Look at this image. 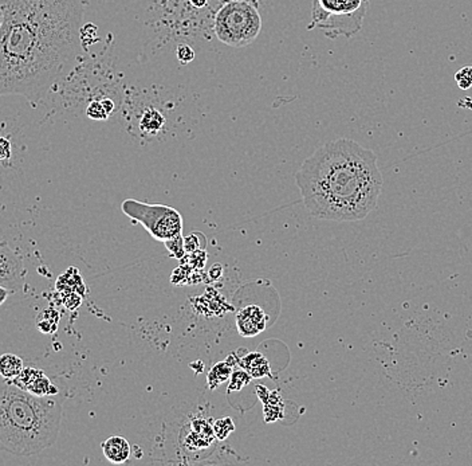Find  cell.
<instances>
[{
    "instance_id": "obj_1",
    "label": "cell",
    "mask_w": 472,
    "mask_h": 466,
    "mask_svg": "<svg viewBox=\"0 0 472 466\" xmlns=\"http://www.w3.org/2000/svg\"><path fill=\"white\" fill-rule=\"evenodd\" d=\"M0 97L38 104L78 58L84 0H0Z\"/></svg>"
},
{
    "instance_id": "obj_2",
    "label": "cell",
    "mask_w": 472,
    "mask_h": 466,
    "mask_svg": "<svg viewBox=\"0 0 472 466\" xmlns=\"http://www.w3.org/2000/svg\"><path fill=\"white\" fill-rule=\"evenodd\" d=\"M295 182L309 213L317 219L355 222L377 209L383 174L377 156L349 139H337L307 157Z\"/></svg>"
},
{
    "instance_id": "obj_3",
    "label": "cell",
    "mask_w": 472,
    "mask_h": 466,
    "mask_svg": "<svg viewBox=\"0 0 472 466\" xmlns=\"http://www.w3.org/2000/svg\"><path fill=\"white\" fill-rule=\"evenodd\" d=\"M62 404L36 397L11 380L0 386V450L18 457L38 456L57 441Z\"/></svg>"
},
{
    "instance_id": "obj_4",
    "label": "cell",
    "mask_w": 472,
    "mask_h": 466,
    "mask_svg": "<svg viewBox=\"0 0 472 466\" xmlns=\"http://www.w3.org/2000/svg\"><path fill=\"white\" fill-rule=\"evenodd\" d=\"M261 32V14L248 1H228L215 16V34L222 43L230 47L240 49L254 43Z\"/></svg>"
},
{
    "instance_id": "obj_5",
    "label": "cell",
    "mask_w": 472,
    "mask_h": 466,
    "mask_svg": "<svg viewBox=\"0 0 472 466\" xmlns=\"http://www.w3.org/2000/svg\"><path fill=\"white\" fill-rule=\"evenodd\" d=\"M368 4V0H314L309 30L321 29L330 38H351L361 30Z\"/></svg>"
},
{
    "instance_id": "obj_6",
    "label": "cell",
    "mask_w": 472,
    "mask_h": 466,
    "mask_svg": "<svg viewBox=\"0 0 472 466\" xmlns=\"http://www.w3.org/2000/svg\"><path fill=\"white\" fill-rule=\"evenodd\" d=\"M121 207L123 214L141 223L148 233L157 241L165 242L181 234L182 217L174 207L149 205L136 199H126Z\"/></svg>"
},
{
    "instance_id": "obj_7",
    "label": "cell",
    "mask_w": 472,
    "mask_h": 466,
    "mask_svg": "<svg viewBox=\"0 0 472 466\" xmlns=\"http://www.w3.org/2000/svg\"><path fill=\"white\" fill-rule=\"evenodd\" d=\"M26 270L22 259L5 242H0V285L15 292L25 288Z\"/></svg>"
},
{
    "instance_id": "obj_8",
    "label": "cell",
    "mask_w": 472,
    "mask_h": 466,
    "mask_svg": "<svg viewBox=\"0 0 472 466\" xmlns=\"http://www.w3.org/2000/svg\"><path fill=\"white\" fill-rule=\"evenodd\" d=\"M11 382L36 397H51L58 393V388L54 387L49 377L38 369H25L16 379Z\"/></svg>"
},
{
    "instance_id": "obj_9",
    "label": "cell",
    "mask_w": 472,
    "mask_h": 466,
    "mask_svg": "<svg viewBox=\"0 0 472 466\" xmlns=\"http://www.w3.org/2000/svg\"><path fill=\"white\" fill-rule=\"evenodd\" d=\"M265 312L258 305H247L236 314V328L240 336L252 338L266 329Z\"/></svg>"
},
{
    "instance_id": "obj_10",
    "label": "cell",
    "mask_w": 472,
    "mask_h": 466,
    "mask_svg": "<svg viewBox=\"0 0 472 466\" xmlns=\"http://www.w3.org/2000/svg\"><path fill=\"white\" fill-rule=\"evenodd\" d=\"M102 452L112 464H123L130 457V445L123 436L113 435L102 442Z\"/></svg>"
},
{
    "instance_id": "obj_11",
    "label": "cell",
    "mask_w": 472,
    "mask_h": 466,
    "mask_svg": "<svg viewBox=\"0 0 472 466\" xmlns=\"http://www.w3.org/2000/svg\"><path fill=\"white\" fill-rule=\"evenodd\" d=\"M240 366L246 373L251 375V377L259 379V377H265V376L271 375L270 364H268L267 359L259 352H252V353H248L247 356L241 358Z\"/></svg>"
},
{
    "instance_id": "obj_12",
    "label": "cell",
    "mask_w": 472,
    "mask_h": 466,
    "mask_svg": "<svg viewBox=\"0 0 472 466\" xmlns=\"http://www.w3.org/2000/svg\"><path fill=\"white\" fill-rule=\"evenodd\" d=\"M25 370L23 360L14 353H4L0 356V376L5 380L16 379Z\"/></svg>"
},
{
    "instance_id": "obj_13",
    "label": "cell",
    "mask_w": 472,
    "mask_h": 466,
    "mask_svg": "<svg viewBox=\"0 0 472 466\" xmlns=\"http://www.w3.org/2000/svg\"><path fill=\"white\" fill-rule=\"evenodd\" d=\"M164 124H165L164 116L156 109L147 110L140 120V128L147 135H157L163 129Z\"/></svg>"
},
{
    "instance_id": "obj_14",
    "label": "cell",
    "mask_w": 472,
    "mask_h": 466,
    "mask_svg": "<svg viewBox=\"0 0 472 466\" xmlns=\"http://www.w3.org/2000/svg\"><path fill=\"white\" fill-rule=\"evenodd\" d=\"M231 373H233V367L230 364H227L226 362L217 363L208 373V387L212 390L216 388L219 384L228 380Z\"/></svg>"
},
{
    "instance_id": "obj_15",
    "label": "cell",
    "mask_w": 472,
    "mask_h": 466,
    "mask_svg": "<svg viewBox=\"0 0 472 466\" xmlns=\"http://www.w3.org/2000/svg\"><path fill=\"white\" fill-rule=\"evenodd\" d=\"M234 430H235V425L231 418L219 419L213 425V434L216 435L217 439H226Z\"/></svg>"
},
{
    "instance_id": "obj_16",
    "label": "cell",
    "mask_w": 472,
    "mask_h": 466,
    "mask_svg": "<svg viewBox=\"0 0 472 466\" xmlns=\"http://www.w3.org/2000/svg\"><path fill=\"white\" fill-rule=\"evenodd\" d=\"M86 115L91 120H106L109 117V113L106 112L102 101H91L86 108Z\"/></svg>"
},
{
    "instance_id": "obj_17",
    "label": "cell",
    "mask_w": 472,
    "mask_h": 466,
    "mask_svg": "<svg viewBox=\"0 0 472 466\" xmlns=\"http://www.w3.org/2000/svg\"><path fill=\"white\" fill-rule=\"evenodd\" d=\"M455 81L462 91H469L472 88V66H464L459 69L455 74Z\"/></svg>"
},
{
    "instance_id": "obj_18",
    "label": "cell",
    "mask_w": 472,
    "mask_h": 466,
    "mask_svg": "<svg viewBox=\"0 0 472 466\" xmlns=\"http://www.w3.org/2000/svg\"><path fill=\"white\" fill-rule=\"evenodd\" d=\"M184 244H185V242H184L181 234H180V235H176V237H174V238H171V240H168V241H165V246H167V249L169 251V254H171L172 257L177 258V259H180V258L184 257V253H185V246H184Z\"/></svg>"
},
{
    "instance_id": "obj_19",
    "label": "cell",
    "mask_w": 472,
    "mask_h": 466,
    "mask_svg": "<svg viewBox=\"0 0 472 466\" xmlns=\"http://www.w3.org/2000/svg\"><path fill=\"white\" fill-rule=\"evenodd\" d=\"M250 380H251V375L250 373H247L246 371H235V373H233V380H231V384H230V390L239 391Z\"/></svg>"
},
{
    "instance_id": "obj_20",
    "label": "cell",
    "mask_w": 472,
    "mask_h": 466,
    "mask_svg": "<svg viewBox=\"0 0 472 466\" xmlns=\"http://www.w3.org/2000/svg\"><path fill=\"white\" fill-rule=\"evenodd\" d=\"M177 58L178 61L184 65L187 63L192 62L195 60V51L192 47L187 46V45H181L177 47Z\"/></svg>"
},
{
    "instance_id": "obj_21",
    "label": "cell",
    "mask_w": 472,
    "mask_h": 466,
    "mask_svg": "<svg viewBox=\"0 0 472 466\" xmlns=\"http://www.w3.org/2000/svg\"><path fill=\"white\" fill-rule=\"evenodd\" d=\"M12 155V145L8 139L0 137V161L8 160Z\"/></svg>"
},
{
    "instance_id": "obj_22",
    "label": "cell",
    "mask_w": 472,
    "mask_h": 466,
    "mask_svg": "<svg viewBox=\"0 0 472 466\" xmlns=\"http://www.w3.org/2000/svg\"><path fill=\"white\" fill-rule=\"evenodd\" d=\"M12 293V290H10L8 288L0 285V305H3L5 303V300L8 299V296Z\"/></svg>"
},
{
    "instance_id": "obj_23",
    "label": "cell",
    "mask_w": 472,
    "mask_h": 466,
    "mask_svg": "<svg viewBox=\"0 0 472 466\" xmlns=\"http://www.w3.org/2000/svg\"><path fill=\"white\" fill-rule=\"evenodd\" d=\"M101 101H102V104H104L106 112H108L109 116H110V115L115 112V102H113L110 98H105V100H101Z\"/></svg>"
},
{
    "instance_id": "obj_24",
    "label": "cell",
    "mask_w": 472,
    "mask_h": 466,
    "mask_svg": "<svg viewBox=\"0 0 472 466\" xmlns=\"http://www.w3.org/2000/svg\"><path fill=\"white\" fill-rule=\"evenodd\" d=\"M189 1H191V4H193L198 8L206 7V3H208V0H189Z\"/></svg>"
},
{
    "instance_id": "obj_25",
    "label": "cell",
    "mask_w": 472,
    "mask_h": 466,
    "mask_svg": "<svg viewBox=\"0 0 472 466\" xmlns=\"http://www.w3.org/2000/svg\"><path fill=\"white\" fill-rule=\"evenodd\" d=\"M1 18H3V14H1V7H0V23H1Z\"/></svg>"
}]
</instances>
